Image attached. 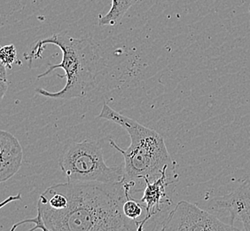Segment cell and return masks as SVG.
<instances>
[{
  "label": "cell",
  "instance_id": "cell-1",
  "mask_svg": "<svg viewBox=\"0 0 250 231\" xmlns=\"http://www.w3.org/2000/svg\"><path fill=\"white\" fill-rule=\"evenodd\" d=\"M67 198L66 207H38L46 231H138L140 224L125 216L124 205L134 189L131 183L66 182L54 185Z\"/></svg>",
  "mask_w": 250,
  "mask_h": 231
},
{
  "label": "cell",
  "instance_id": "cell-2",
  "mask_svg": "<svg viewBox=\"0 0 250 231\" xmlns=\"http://www.w3.org/2000/svg\"><path fill=\"white\" fill-rule=\"evenodd\" d=\"M48 45L57 46L62 52V61L59 64H49L46 71L38 76V78L48 76L54 69H62L66 78V85L62 90L55 92L43 88H37L36 92L51 99L71 100L86 96L96 84L98 71V51L92 40L74 39L65 34L53 36L38 41L29 53H24L25 60L31 64L34 60L42 58V53Z\"/></svg>",
  "mask_w": 250,
  "mask_h": 231
},
{
  "label": "cell",
  "instance_id": "cell-3",
  "mask_svg": "<svg viewBox=\"0 0 250 231\" xmlns=\"http://www.w3.org/2000/svg\"><path fill=\"white\" fill-rule=\"evenodd\" d=\"M99 117L120 125L130 135V145L127 149H121L114 140H109L111 146L125 159L123 183L136 185L137 181L144 178L152 182L162 175L164 169L176 168V162L158 132L116 112L105 101Z\"/></svg>",
  "mask_w": 250,
  "mask_h": 231
},
{
  "label": "cell",
  "instance_id": "cell-4",
  "mask_svg": "<svg viewBox=\"0 0 250 231\" xmlns=\"http://www.w3.org/2000/svg\"><path fill=\"white\" fill-rule=\"evenodd\" d=\"M59 165L67 182L115 183L124 179V169L105 163L102 147L96 140L67 145L59 159Z\"/></svg>",
  "mask_w": 250,
  "mask_h": 231
},
{
  "label": "cell",
  "instance_id": "cell-5",
  "mask_svg": "<svg viewBox=\"0 0 250 231\" xmlns=\"http://www.w3.org/2000/svg\"><path fill=\"white\" fill-rule=\"evenodd\" d=\"M164 231H240L232 224H226L210 212L188 201H179L162 223Z\"/></svg>",
  "mask_w": 250,
  "mask_h": 231
},
{
  "label": "cell",
  "instance_id": "cell-6",
  "mask_svg": "<svg viewBox=\"0 0 250 231\" xmlns=\"http://www.w3.org/2000/svg\"><path fill=\"white\" fill-rule=\"evenodd\" d=\"M217 204L229 212L232 221L241 222L244 230L250 231V175L232 192L219 198Z\"/></svg>",
  "mask_w": 250,
  "mask_h": 231
},
{
  "label": "cell",
  "instance_id": "cell-7",
  "mask_svg": "<svg viewBox=\"0 0 250 231\" xmlns=\"http://www.w3.org/2000/svg\"><path fill=\"white\" fill-rule=\"evenodd\" d=\"M23 152L18 139L8 132L0 131V182L15 176L21 167Z\"/></svg>",
  "mask_w": 250,
  "mask_h": 231
},
{
  "label": "cell",
  "instance_id": "cell-8",
  "mask_svg": "<svg viewBox=\"0 0 250 231\" xmlns=\"http://www.w3.org/2000/svg\"><path fill=\"white\" fill-rule=\"evenodd\" d=\"M167 170L168 168L164 169L162 175L152 182L147 178L143 179L146 183V188L143 197L140 200L146 206V216L140 222L138 231H143L146 222H148L151 217L157 214L161 211V206L164 203V198L168 199L166 195V187L174 182L168 181Z\"/></svg>",
  "mask_w": 250,
  "mask_h": 231
},
{
  "label": "cell",
  "instance_id": "cell-9",
  "mask_svg": "<svg viewBox=\"0 0 250 231\" xmlns=\"http://www.w3.org/2000/svg\"><path fill=\"white\" fill-rule=\"evenodd\" d=\"M139 0H112V5L109 12L106 15L100 16L99 24L101 26H114L120 22L135 3Z\"/></svg>",
  "mask_w": 250,
  "mask_h": 231
},
{
  "label": "cell",
  "instance_id": "cell-10",
  "mask_svg": "<svg viewBox=\"0 0 250 231\" xmlns=\"http://www.w3.org/2000/svg\"><path fill=\"white\" fill-rule=\"evenodd\" d=\"M144 212H146V206L144 204L140 202V200H135L134 198H132V196L130 195L124 205V212L125 216L131 221H134L140 224L139 219Z\"/></svg>",
  "mask_w": 250,
  "mask_h": 231
},
{
  "label": "cell",
  "instance_id": "cell-11",
  "mask_svg": "<svg viewBox=\"0 0 250 231\" xmlns=\"http://www.w3.org/2000/svg\"><path fill=\"white\" fill-rule=\"evenodd\" d=\"M0 60L1 63L5 65L6 69H11L13 64L22 65V63L17 58V51L14 45L5 46L0 50Z\"/></svg>",
  "mask_w": 250,
  "mask_h": 231
},
{
  "label": "cell",
  "instance_id": "cell-12",
  "mask_svg": "<svg viewBox=\"0 0 250 231\" xmlns=\"http://www.w3.org/2000/svg\"><path fill=\"white\" fill-rule=\"evenodd\" d=\"M25 223H33V224H35V227L32 228V229L30 230V231H36V230L46 231V228H45L44 224H43V219H42V216H41V213L38 211L37 217H34L32 219H26L24 221H21V222L15 223V224H14V226L12 227L11 231H15L18 227L22 225V224H25Z\"/></svg>",
  "mask_w": 250,
  "mask_h": 231
},
{
  "label": "cell",
  "instance_id": "cell-13",
  "mask_svg": "<svg viewBox=\"0 0 250 231\" xmlns=\"http://www.w3.org/2000/svg\"><path fill=\"white\" fill-rule=\"evenodd\" d=\"M6 68L4 64H0V91H1V101L5 97V92L8 89L9 82L6 76Z\"/></svg>",
  "mask_w": 250,
  "mask_h": 231
},
{
  "label": "cell",
  "instance_id": "cell-14",
  "mask_svg": "<svg viewBox=\"0 0 250 231\" xmlns=\"http://www.w3.org/2000/svg\"><path fill=\"white\" fill-rule=\"evenodd\" d=\"M21 198V195H20V194H18L17 196H15V197H10V198H8V199H6V200H5L4 202L1 204V207H4V206H5V205H6V204H8V203L11 202L12 200H20Z\"/></svg>",
  "mask_w": 250,
  "mask_h": 231
},
{
  "label": "cell",
  "instance_id": "cell-15",
  "mask_svg": "<svg viewBox=\"0 0 250 231\" xmlns=\"http://www.w3.org/2000/svg\"><path fill=\"white\" fill-rule=\"evenodd\" d=\"M249 10H250V8H249Z\"/></svg>",
  "mask_w": 250,
  "mask_h": 231
}]
</instances>
